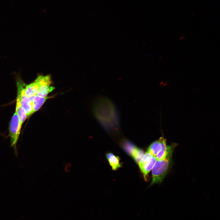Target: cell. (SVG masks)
I'll use <instances>...</instances> for the list:
<instances>
[{
    "label": "cell",
    "instance_id": "obj_13",
    "mask_svg": "<svg viewBox=\"0 0 220 220\" xmlns=\"http://www.w3.org/2000/svg\"><path fill=\"white\" fill-rule=\"evenodd\" d=\"M145 153L143 151L136 147L133 152L131 156L135 161L138 163L142 159Z\"/></svg>",
    "mask_w": 220,
    "mask_h": 220
},
{
    "label": "cell",
    "instance_id": "obj_2",
    "mask_svg": "<svg viewBox=\"0 0 220 220\" xmlns=\"http://www.w3.org/2000/svg\"><path fill=\"white\" fill-rule=\"evenodd\" d=\"M177 145L173 143L168 145L165 157L161 160H156L152 169V180L151 185L160 183L168 173L171 166L173 152Z\"/></svg>",
    "mask_w": 220,
    "mask_h": 220
},
{
    "label": "cell",
    "instance_id": "obj_10",
    "mask_svg": "<svg viewBox=\"0 0 220 220\" xmlns=\"http://www.w3.org/2000/svg\"><path fill=\"white\" fill-rule=\"evenodd\" d=\"M161 148V144L160 138L159 139L152 142L148 147L147 152L156 157L160 151Z\"/></svg>",
    "mask_w": 220,
    "mask_h": 220
},
{
    "label": "cell",
    "instance_id": "obj_6",
    "mask_svg": "<svg viewBox=\"0 0 220 220\" xmlns=\"http://www.w3.org/2000/svg\"><path fill=\"white\" fill-rule=\"evenodd\" d=\"M38 76L40 78L41 85L36 95L41 97H46L54 89L55 87L50 86L51 80L50 76Z\"/></svg>",
    "mask_w": 220,
    "mask_h": 220
},
{
    "label": "cell",
    "instance_id": "obj_9",
    "mask_svg": "<svg viewBox=\"0 0 220 220\" xmlns=\"http://www.w3.org/2000/svg\"><path fill=\"white\" fill-rule=\"evenodd\" d=\"M15 111L19 116L20 125L22 126L23 123L26 120L27 116L24 109L21 105L19 96L18 94L16 100Z\"/></svg>",
    "mask_w": 220,
    "mask_h": 220
},
{
    "label": "cell",
    "instance_id": "obj_1",
    "mask_svg": "<svg viewBox=\"0 0 220 220\" xmlns=\"http://www.w3.org/2000/svg\"><path fill=\"white\" fill-rule=\"evenodd\" d=\"M94 112L96 119L105 130L109 131L119 130L117 112L114 105L110 100L105 97L99 99L94 105Z\"/></svg>",
    "mask_w": 220,
    "mask_h": 220
},
{
    "label": "cell",
    "instance_id": "obj_5",
    "mask_svg": "<svg viewBox=\"0 0 220 220\" xmlns=\"http://www.w3.org/2000/svg\"><path fill=\"white\" fill-rule=\"evenodd\" d=\"M156 160L155 156L147 152L144 154L142 159L138 163L145 179H146L148 173L153 168Z\"/></svg>",
    "mask_w": 220,
    "mask_h": 220
},
{
    "label": "cell",
    "instance_id": "obj_11",
    "mask_svg": "<svg viewBox=\"0 0 220 220\" xmlns=\"http://www.w3.org/2000/svg\"><path fill=\"white\" fill-rule=\"evenodd\" d=\"M161 148L160 152L156 156V160H161L164 158L167 153L168 145L167 144L166 139L163 137H160Z\"/></svg>",
    "mask_w": 220,
    "mask_h": 220
},
{
    "label": "cell",
    "instance_id": "obj_8",
    "mask_svg": "<svg viewBox=\"0 0 220 220\" xmlns=\"http://www.w3.org/2000/svg\"><path fill=\"white\" fill-rule=\"evenodd\" d=\"M31 104L33 113L38 111L49 97H42L37 95L28 97Z\"/></svg>",
    "mask_w": 220,
    "mask_h": 220
},
{
    "label": "cell",
    "instance_id": "obj_3",
    "mask_svg": "<svg viewBox=\"0 0 220 220\" xmlns=\"http://www.w3.org/2000/svg\"><path fill=\"white\" fill-rule=\"evenodd\" d=\"M22 126L19 116L15 111L10 121L9 127V135L10 138L11 146L17 154L16 144L19 137Z\"/></svg>",
    "mask_w": 220,
    "mask_h": 220
},
{
    "label": "cell",
    "instance_id": "obj_12",
    "mask_svg": "<svg viewBox=\"0 0 220 220\" xmlns=\"http://www.w3.org/2000/svg\"><path fill=\"white\" fill-rule=\"evenodd\" d=\"M108 162L113 170H116L120 166L119 158L112 153H107L106 155Z\"/></svg>",
    "mask_w": 220,
    "mask_h": 220
},
{
    "label": "cell",
    "instance_id": "obj_7",
    "mask_svg": "<svg viewBox=\"0 0 220 220\" xmlns=\"http://www.w3.org/2000/svg\"><path fill=\"white\" fill-rule=\"evenodd\" d=\"M40 85V81L38 76L33 82L25 87L24 92L25 95L28 97L36 95Z\"/></svg>",
    "mask_w": 220,
    "mask_h": 220
},
{
    "label": "cell",
    "instance_id": "obj_14",
    "mask_svg": "<svg viewBox=\"0 0 220 220\" xmlns=\"http://www.w3.org/2000/svg\"><path fill=\"white\" fill-rule=\"evenodd\" d=\"M124 147L126 151L131 156L133 152L136 147L132 143L129 141H124Z\"/></svg>",
    "mask_w": 220,
    "mask_h": 220
},
{
    "label": "cell",
    "instance_id": "obj_4",
    "mask_svg": "<svg viewBox=\"0 0 220 220\" xmlns=\"http://www.w3.org/2000/svg\"><path fill=\"white\" fill-rule=\"evenodd\" d=\"M17 94L20 97V103L23 108L24 109L27 116H29L32 114L33 109L31 102L29 98L25 94V83L19 78L17 80Z\"/></svg>",
    "mask_w": 220,
    "mask_h": 220
}]
</instances>
